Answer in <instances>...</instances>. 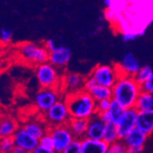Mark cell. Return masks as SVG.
Segmentation results:
<instances>
[{
	"label": "cell",
	"instance_id": "1",
	"mask_svg": "<svg viewBox=\"0 0 153 153\" xmlns=\"http://www.w3.org/2000/svg\"><path fill=\"white\" fill-rule=\"evenodd\" d=\"M141 92V85L134 76L120 75L112 88V99L124 108H132L135 107L137 97Z\"/></svg>",
	"mask_w": 153,
	"mask_h": 153
},
{
	"label": "cell",
	"instance_id": "2",
	"mask_svg": "<svg viewBox=\"0 0 153 153\" xmlns=\"http://www.w3.org/2000/svg\"><path fill=\"white\" fill-rule=\"evenodd\" d=\"M64 99L68 105L72 118L90 119L97 114L96 101L86 90L66 94Z\"/></svg>",
	"mask_w": 153,
	"mask_h": 153
},
{
	"label": "cell",
	"instance_id": "3",
	"mask_svg": "<svg viewBox=\"0 0 153 153\" xmlns=\"http://www.w3.org/2000/svg\"><path fill=\"white\" fill-rule=\"evenodd\" d=\"M17 52L20 60L30 66L35 67L39 64L49 62L50 52L44 44L41 45L36 42L27 41L18 46Z\"/></svg>",
	"mask_w": 153,
	"mask_h": 153
},
{
	"label": "cell",
	"instance_id": "4",
	"mask_svg": "<svg viewBox=\"0 0 153 153\" xmlns=\"http://www.w3.org/2000/svg\"><path fill=\"white\" fill-rule=\"evenodd\" d=\"M35 76L40 88L61 89L62 75L59 69L50 62L35 66Z\"/></svg>",
	"mask_w": 153,
	"mask_h": 153
},
{
	"label": "cell",
	"instance_id": "5",
	"mask_svg": "<svg viewBox=\"0 0 153 153\" xmlns=\"http://www.w3.org/2000/svg\"><path fill=\"white\" fill-rule=\"evenodd\" d=\"M89 75L94 78L97 85L113 88L120 77V73L117 65L98 64L94 67Z\"/></svg>",
	"mask_w": 153,
	"mask_h": 153
},
{
	"label": "cell",
	"instance_id": "6",
	"mask_svg": "<svg viewBox=\"0 0 153 153\" xmlns=\"http://www.w3.org/2000/svg\"><path fill=\"white\" fill-rule=\"evenodd\" d=\"M44 118L49 124V127L68 124L72 117L65 99H60L52 105L46 113H44Z\"/></svg>",
	"mask_w": 153,
	"mask_h": 153
},
{
	"label": "cell",
	"instance_id": "7",
	"mask_svg": "<svg viewBox=\"0 0 153 153\" xmlns=\"http://www.w3.org/2000/svg\"><path fill=\"white\" fill-rule=\"evenodd\" d=\"M48 131L52 136L54 140V150L57 153H61L75 140V137L68 124L49 127Z\"/></svg>",
	"mask_w": 153,
	"mask_h": 153
},
{
	"label": "cell",
	"instance_id": "8",
	"mask_svg": "<svg viewBox=\"0 0 153 153\" xmlns=\"http://www.w3.org/2000/svg\"><path fill=\"white\" fill-rule=\"evenodd\" d=\"M62 93L59 88H40L35 94L34 105L44 114L61 99Z\"/></svg>",
	"mask_w": 153,
	"mask_h": 153
},
{
	"label": "cell",
	"instance_id": "9",
	"mask_svg": "<svg viewBox=\"0 0 153 153\" xmlns=\"http://www.w3.org/2000/svg\"><path fill=\"white\" fill-rule=\"evenodd\" d=\"M85 77L76 73L63 74L61 85V91L66 95L85 89Z\"/></svg>",
	"mask_w": 153,
	"mask_h": 153
},
{
	"label": "cell",
	"instance_id": "10",
	"mask_svg": "<svg viewBox=\"0 0 153 153\" xmlns=\"http://www.w3.org/2000/svg\"><path fill=\"white\" fill-rule=\"evenodd\" d=\"M117 67L120 73V75L135 76L138 70L141 68V65L140 61L135 57V55L128 51L124 54L120 62L117 64Z\"/></svg>",
	"mask_w": 153,
	"mask_h": 153
},
{
	"label": "cell",
	"instance_id": "11",
	"mask_svg": "<svg viewBox=\"0 0 153 153\" xmlns=\"http://www.w3.org/2000/svg\"><path fill=\"white\" fill-rule=\"evenodd\" d=\"M137 112H138V111L135 107L126 109V112H125L122 119L117 125L121 140L130 131H132L134 128H136V122H137Z\"/></svg>",
	"mask_w": 153,
	"mask_h": 153
},
{
	"label": "cell",
	"instance_id": "12",
	"mask_svg": "<svg viewBox=\"0 0 153 153\" xmlns=\"http://www.w3.org/2000/svg\"><path fill=\"white\" fill-rule=\"evenodd\" d=\"M72 58V51L66 46L61 45L50 52L49 62L59 70L64 69Z\"/></svg>",
	"mask_w": 153,
	"mask_h": 153
},
{
	"label": "cell",
	"instance_id": "13",
	"mask_svg": "<svg viewBox=\"0 0 153 153\" xmlns=\"http://www.w3.org/2000/svg\"><path fill=\"white\" fill-rule=\"evenodd\" d=\"M16 146L23 148L29 153L33 151L39 146V140L37 137L27 133L23 128H19L13 136Z\"/></svg>",
	"mask_w": 153,
	"mask_h": 153
},
{
	"label": "cell",
	"instance_id": "14",
	"mask_svg": "<svg viewBox=\"0 0 153 153\" xmlns=\"http://www.w3.org/2000/svg\"><path fill=\"white\" fill-rule=\"evenodd\" d=\"M105 128V123L102 121L96 114L89 119V125L86 130L85 137L88 138H92V140H103Z\"/></svg>",
	"mask_w": 153,
	"mask_h": 153
},
{
	"label": "cell",
	"instance_id": "15",
	"mask_svg": "<svg viewBox=\"0 0 153 153\" xmlns=\"http://www.w3.org/2000/svg\"><path fill=\"white\" fill-rule=\"evenodd\" d=\"M136 128L147 135L153 133V109L138 111L137 116Z\"/></svg>",
	"mask_w": 153,
	"mask_h": 153
},
{
	"label": "cell",
	"instance_id": "16",
	"mask_svg": "<svg viewBox=\"0 0 153 153\" xmlns=\"http://www.w3.org/2000/svg\"><path fill=\"white\" fill-rule=\"evenodd\" d=\"M82 153H106L108 144L103 140H92L85 137L81 140Z\"/></svg>",
	"mask_w": 153,
	"mask_h": 153
},
{
	"label": "cell",
	"instance_id": "17",
	"mask_svg": "<svg viewBox=\"0 0 153 153\" xmlns=\"http://www.w3.org/2000/svg\"><path fill=\"white\" fill-rule=\"evenodd\" d=\"M148 136L138 128H134L123 138V142L127 147H144Z\"/></svg>",
	"mask_w": 153,
	"mask_h": 153
},
{
	"label": "cell",
	"instance_id": "18",
	"mask_svg": "<svg viewBox=\"0 0 153 153\" xmlns=\"http://www.w3.org/2000/svg\"><path fill=\"white\" fill-rule=\"evenodd\" d=\"M19 128V124L15 118L9 116L3 117L0 123V137H13Z\"/></svg>",
	"mask_w": 153,
	"mask_h": 153
},
{
	"label": "cell",
	"instance_id": "19",
	"mask_svg": "<svg viewBox=\"0 0 153 153\" xmlns=\"http://www.w3.org/2000/svg\"><path fill=\"white\" fill-rule=\"evenodd\" d=\"M72 132L74 133L75 138L82 140L85 137L86 130L89 125V119L82 118H71L68 123Z\"/></svg>",
	"mask_w": 153,
	"mask_h": 153
},
{
	"label": "cell",
	"instance_id": "20",
	"mask_svg": "<svg viewBox=\"0 0 153 153\" xmlns=\"http://www.w3.org/2000/svg\"><path fill=\"white\" fill-rule=\"evenodd\" d=\"M22 128L29 134L37 137L38 140H39L41 137L44 136L49 130V128H46L42 123L38 121L27 122L26 124H24V126Z\"/></svg>",
	"mask_w": 153,
	"mask_h": 153
},
{
	"label": "cell",
	"instance_id": "21",
	"mask_svg": "<svg viewBox=\"0 0 153 153\" xmlns=\"http://www.w3.org/2000/svg\"><path fill=\"white\" fill-rule=\"evenodd\" d=\"M103 140H105L108 145L115 143L118 140H121L119 137V133H118V128L116 124L112 122L105 124Z\"/></svg>",
	"mask_w": 153,
	"mask_h": 153
},
{
	"label": "cell",
	"instance_id": "22",
	"mask_svg": "<svg viewBox=\"0 0 153 153\" xmlns=\"http://www.w3.org/2000/svg\"><path fill=\"white\" fill-rule=\"evenodd\" d=\"M135 108L137 111H146L153 109V94L142 91L137 97Z\"/></svg>",
	"mask_w": 153,
	"mask_h": 153
},
{
	"label": "cell",
	"instance_id": "23",
	"mask_svg": "<svg viewBox=\"0 0 153 153\" xmlns=\"http://www.w3.org/2000/svg\"><path fill=\"white\" fill-rule=\"evenodd\" d=\"M125 112H126V108H124L120 104H118L117 101L112 99V104H111V106L108 110L110 122L117 125L122 119Z\"/></svg>",
	"mask_w": 153,
	"mask_h": 153
},
{
	"label": "cell",
	"instance_id": "24",
	"mask_svg": "<svg viewBox=\"0 0 153 153\" xmlns=\"http://www.w3.org/2000/svg\"><path fill=\"white\" fill-rule=\"evenodd\" d=\"M92 96L95 99L96 102H98L103 99H112V88H109L106 86L96 85L93 89L89 91Z\"/></svg>",
	"mask_w": 153,
	"mask_h": 153
},
{
	"label": "cell",
	"instance_id": "25",
	"mask_svg": "<svg viewBox=\"0 0 153 153\" xmlns=\"http://www.w3.org/2000/svg\"><path fill=\"white\" fill-rule=\"evenodd\" d=\"M134 77L140 85L148 81H153V69L149 65L141 66Z\"/></svg>",
	"mask_w": 153,
	"mask_h": 153
},
{
	"label": "cell",
	"instance_id": "26",
	"mask_svg": "<svg viewBox=\"0 0 153 153\" xmlns=\"http://www.w3.org/2000/svg\"><path fill=\"white\" fill-rule=\"evenodd\" d=\"M16 147V142L13 137H1L0 141V152L1 153H12Z\"/></svg>",
	"mask_w": 153,
	"mask_h": 153
},
{
	"label": "cell",
	"instance_id": "27",
	"mask_svg": "<svg viewBox=\"0 0 153 153\" xmlns=\"http://www.w3.org/2000/svg\"><path fill=\"white\" fill-rule=\"evenodd\" d=\"M145 31H146L145 30H133L125 31L122 34V39L125 42H130V41L137 39L138 37L142 36Z\"/></svg>",
	"mask_w": 153,
	"mask_h": 153
},
{
	"label": "cell",
	"instance_id": "28",
	"mask_svg": "<svg viewBox=\"0 0 153 153\" xmlns=\"http://www.w3.org/2000/svg\"><path fill=\"white\" fill-rule=\"evenodd\" d=\"M128 147L123 141H117L115 143L109 144L106 153H127Z\"/></svg>",
	"mask_w": 153,
	"mask_h": 153
},
{
	"label": "cell",
	"instance_id": "29",
	"mask_svg": "<svg viewBox=\"0 0 153 153\" xmlns=\"http://www.w3.org/2000/svg\"><path fill=\"white\" fill-rule=\"evenodd\" d=\"M39 145L45 149H54V140L49 131L39 140Z\"/></svg>",
	"mask_w": 153,
	"mask_h": 153
},
{
	"label": "cell",
	"instance_id": "30",
	"mask_svg": "<svg viewBox=\"0 0 153 153\" xmlns=\"http://www.w3.org/2000/svg\"><path fill=\"white\" fill-rule=\"evenodd\" d=\"M61 153H82V142L79 138L75 140L68 145L67 148H65Z\"/></svg>",
	"mask_w": 153,
	"mask_h": 153
},
{
	"label": "cell",
	"instance_id": "31",
	"mask_svg": "<svg viewBox=\"0 0 153 153\" xmlns=\"http://www.w3.org/2000/svg\"><path fill=\"white\" fill-rule=\"evenodd\" d=\"M13 39V31L11 30L6 29V27H2L0 30V40L3 44H8L11 42Z\"/></svg>",
	"mask_w": 153,
	"mask_h": 153
},
{
	"label": "cell",
	"instance_id": "32",
	"mask_svg": "<svg viewBox=\"0 0 153 153\" xmlns=\"http://www.w3.org/2000/svg\"><path fill=\"white\" fill-rule=\"evenodd\" d=\"M111 104H112V99H103V100L98 101L96 103L97 113L108 111L111 106Z\"/></svg>",
	"mask_w": 153,
	"mask_h": 153
},
{
	"label": "cell",
	"instance_id": "33",
	"mask_svg": "<svg viewBox=\"0 0 153 153\" xmlns=\"http://www.w3.org/2000/svg\"><path fill=\"white\" fill-rule=\"evenodd\" d=\"M97 85L96 82L94 80L93 77H91L90 75H88L87 77H85V90L86 91H90L91 89H93L95 85Z\"/></svg>",
	"mask_w": 153,
	"mask_h": 153
},
{
	"label": "cell",
	"instance_id": "34",
	"mask_svg": "<svg viewBox=\"0 0 153 153\" xmlns=\"http://www.w3.org/2000/svg\"><path fill=\"white\" fill-rule=\"evenodd\" d=\"M141 89L144 92L153 94V81H148L141 85Z\"/></svg>",
	"mask_w": 153,
	"mask_h": 153
},
{
	"label": "cell",
	"instance_id": "35",
	"mask_svg": "<svg viewBox=\"0 0 153 153\" xmlns=\"http://www.w3.org/2000/svg\"><path fill=\"white\" fill-rule=\"evenodd\" d=\"M44 45H45V47H46V49L49 51V52H51V51H52L53 50H55L57 48V43L55 42V40L54 39H47L46 41H45V43H44Z\"/></svg>",
	"mask_w": 153,
	"mask_h": 153
},
{
	"label": "cell",
	"instance_id": "36",
	"mask_svg": "<svg viewBox=\"0 0 153 153\" xmlns=\"http://www.w3.org/2000/svg\"><path fill=\"white\" fill-rule=\"evenodd\" d=\"M30 153H57L54 149H45L41 146H38L33 151H31Z\"/></svg>",
	"mask_w": 153,
	"mask_h": 153
},
{
	"label": "cell",
	"instance_id": "37",
	"mask_svg": "<svg viewBox=\"0 0 153 153\" xmlns=\"http://www.w3.org/2000/svg\"><path fill=\"white\" fill-rule=\"evenodd\" d=\"M97 116L100 117V119L102 121H104L105 124L110 122V117L108 114V111H105V112H101V113H97Z\"/></svg>",
	"mask_w": 153,
	"mask_h": 153
},
{
	"label": "cell",
	"instance_id": "38",
	"mask_svg": "<svg viewBox=\"0 0 153 153\" xmlns=\"http://www.w3.org/2000/svg\"><path fill=\"white\" fill-rule=\"evenodd\" d=\"M143 147H128L127 153H142Z\"/></svg>",
	"mask_w": 153,
	"mask_h": 153
},
{
	"label": "cell",
	"instance_id": "39",
	"mask_svg": "<svg viewBox=\"0 0 153 153\" xmlns=\"http://www.w3.org/2000/svg\"><path fill=\"white\" fill-rule=\"evenodd\" d=\"M115 4V0H104V5L106 9H112Z\"/></svg>",
	"mask_w": 153,
	"mask_h": 153
},
{
	"label": "cell",
	"instance_id": "40",
	"mask_svg": "<svg viewBox=\"0 0 153 153\" xmlns=\"http://www.w3.org/2000/svg\"><path fill=\"white\" fill-rule=\"evenodd\" d=\"M12 153H29L26 149H24L23 148H20L19 146H16L15 149H13V152Z\"/></svg>",
	"mask_w": 153,
	"mask_h": 153
}]
</instances>
